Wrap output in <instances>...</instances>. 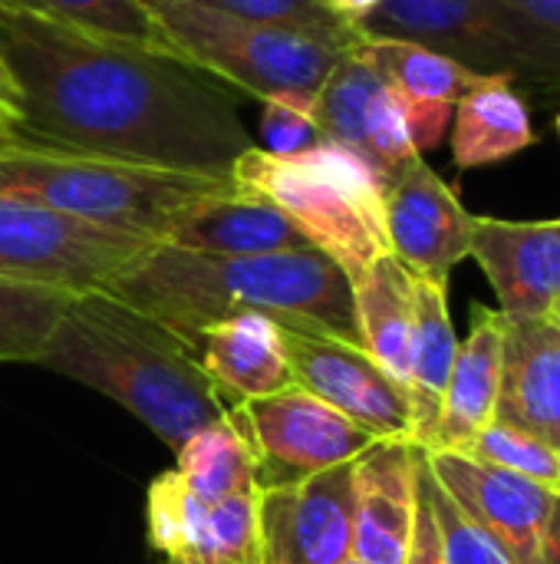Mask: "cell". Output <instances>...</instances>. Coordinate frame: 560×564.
I'll use <instances>...</instances> for the list:
<instances>
[{
    "label": "cell",
    "instance_id": "obj_18",
    "mask_svg": "<svg viewBox=\"0 0 560 564\" xmlns=\"http://www.w3.org/2000/svg\"><path fill=\"white\" fill-rule=\"evenodd\" d=\"M502 334L505 314L479 304L472 311V334L459 344L426 453H465L495 420L502 393Z\"/></svg>",
    "mask_w": 560,
    "mask_h": 564
},
{
    "label": "cell",
    "instance_id": "obj_33",
    "mask_svg": "<svg viewBox=\"0 0 560 564\" xmlns=\"http://www.w3.org/2000/svg\"><path fill=\"white\" fill-rule=\"evenodd\" d=\"M419 499H416V525H413V542H409V555L406 564H446V552H442V539H439V525L432 516V506L416 479Z\"/></svg>",
    "mask_w": 560,
    "mask_h": 564
},
{
    "label": "cell",
    "instance_id": "obj_44",
    "mask_svg": "<svg viewBox=\"0 0 560 564\" xmlns=\"http://www.w3.org/2000/svg\"><path fill=\"white\" fill-rule=\"evenodd\" d=\"M558 492H560V489H558Z\"/></svg>",
    "mask_w": 560,
    "mask_h": 564
},
{
    "label": "cell",
    "instance_id": "obj_22",
    "mask_svg": "<svg viewBox=\"0 0 560 564\" xmlns=\"http://www.w3.org/2000/svg\"><path fill=\"white\" fill-rule=\"evenodd\" d=\"M413 301H416V314H413L406 393L413 406V443L426 449L439 420V406H442V393H446L455 354H459V337L452 327L446 284L413 274Z\"/></svg>",
    "mask_w": 560,
    "mask_h": 564
},
{
    "label": "cell",
    "instance_id": "obj_32",
    "mask_svg": "<svg viewBox=\"0 0 560 564\" xmlns=\"http://www.w3.org/2000/svg\"><path fill=\"white\" fill-rule=\"evenodd\" d=\"M396 102L403 109L406 132H409V139H413V145H416L419 155L429 152V149H436L446 139V132L452 126V116H455V106H449V102H422V99L399 96V93H396Z\"/></svg>",
    "mask_w": 560,
    "mask_h": 564
},
{
    "label": "cell",
    "instance_id": "obj_14",
    "mask_svg": "<svg viewBox=\"0 0 560 564\" xmlns=\"http://www.w3.org/2000/svg\"><path fill=\"white\" fill-rule=\"evenodd\" d=\"M426 459L452 502L508 555V562L541 564L554 489L462 453H426Z\"/></svg>",
    "mask_w": 560,
    "mask_h": 564
},
{
    "label": "cell",
    "instance_id": "obj_15",
    "mask_svg": "<svg viewBox=\"0 0 560 564\" xmlns=\"http://www.w3.org/2000/svg\"><path fill=\"white\" fill-rule=\"evenodd\" d=\"M498 294L505 317H545L560 297V218L508 221L479 218L472 251Z\"/></svg>",
    "mask_w": 560,
    "mask_h": 564
},
{
    "label": "cell",
    "instance_id": "obj_10",
    "mask_svg": "<svg viewBox=\"0 0 560 564\" xmlns=\"http://www.w3.org/2000/svg\"><path fill=\"white\" fill-rule=\"evenodd\" d=\"M353 463L314 473L287 486L257 489L261 562L340 564L353 555Z\"/></svg>",
    "mask_w": 560,
    "mask_h": 564
},
{
    "label": "cell",
    "instance_id": "obj_36",
    "mask_svg": "<svg viewBox=\"0 0 560 564\" xmlns=\"http://www.w3.org/2000/svg\"><path fill=\"white\" fill-rule=\"evenodd\" d=\"M0 116L20 126V89L13 83V76L7 73L3 59H0Z\"/></svg>",
    "mask_w": 560,
    "mask_h": 564
},
{
    "label": "cell",
    "instance_id": "obj_35",
    "mask_svg": "<svg viewBox=\"0 0 560 564\" xmlns=\"http://www.w3.org/2000/svg\"><path fill=\"white\" fill-rule=\"evenodd\" d=\"M330 13H337L347 23H363L383 0H323Z\"/></svg>",
    "mask_w": 560,
    "mask_h": 564
},
{
    "label": "cell",
    "instance_id": "obj_9",
    "mask_svg": "<svg viewBox=\"0 0 560 564\" xmlns=\"http://www.w3.org/2000/svg\"><path fill=\"white\" fill-rule=\"evenodd\" d=\"M238 413L257 453V489L287 486L353 463L376 443L360 423L300 387L241 400Z\"/></svg>",
    "mask_w": 560,
    "mask_h": 564
},
{
    "label": "cell",
    "instance_id": "obj_29",
    "mask_svg": "<svg viewBox=\"0 0 560 564\" xmlns=\"http://www.w3.org/2000/svg\"><path fill=\"white\" fill-rule=\"evenodd\" d=\"M462 456L498 466V469H508V473L525 476L531 482H541V486H548L554 492L560 489V449L551 446L548 440L528 433V430L492 420L469 443V449Z\"/></svg>",
    "mask_w": 560,
    "mask_h": 564
},
{
    "label": "cell",
    "instance_id": "obj_3",
    "mask_svg": "<svg viewBox=\"0 0 560 564\" xmlns=\"http://www.w3.org/2000/svg\"><path fill=\"white\" fill-rule=\"evenodd\" d=\"M36 364L112 397L172 453L234 406L191 344L106 291L66 301Z\"/></svg>",
    "mask_w": 560,
    "mask_h": 564
},
{
    "label": "cell",
    "instance_id": "obj_28",
    "mask_svg": "<svg viewBox=\"0 0 560 564\" xmlns=\"http://www.w3.org/2000/svg\"><path fill=\"white\" fill-rule=\"evenodd\" d=\"M195 3H205L211 10H221V13H231L241 20L317 36L340 50H353L363 40V30L356 23L340 20L337 13H330L323 0H195Z\"/></svg>",
    "mask_w": 560,
    "mask_h": 564
},
{
    "label": "cell",
    "instance_id": "obj_31",
    "mask_svg": "<svg viewBox=\"0 0 560 564\" xmlns=\"http://www.w3.org/2000/svg\"><path fill=\"white\" fill-rule=\"evenodd\" d=\"M317 96L307 93H277L261 106V149L271 155H300L323 142V129L317 119Z\"/></svg>",
    "mask_w": 560,
    "mask_h": 564
},
{
    "label": "cell",
    "instance_id": "obj_2",
    "mask_svg": "<svg viewBox=\"0 0 560 564\" xmlns=\"http://www.w3.org/2000/svg\"><path fill=\"white\" fill-rule=\"evenodd\" d=\"M106 294L155 317L195 350L208 327L241 314L363 347L353 281L320 248L231 258L152 245L112 278Z\"/></svg>",
    "mask_w": 560,
    "mask_h": 564
},
{
    "label": "cell",
    "instance_id": "obj_1",
    "mask_svg": "<svg viewBox=\"0 0 560 564\" xmlns=\"http://www.w3.org/2000/svg\"><path fill=\"white\" fill-rule=\"evenodd\" d=\"M0 59L30 142L231 175L254 149L238 89L185 56L0 3Z\"/></svg>",
    "mask_w": 560,
    "mask_h": 564
},
{
    "label": "cell",
    "instance_id": "obj_27",
    "mask_svg": "<svg viewBox=\"0 0 560 564\" xmlns=\"http://www.w3.org/2000/svg\"><path fill=\"white\" fill-rule=\"evenodd\" d=\"M0 3H7L13 10H26V13L59 20V23L86 26V30L106 33V36L172 50L155 13L142 0H0Z\"/></svg>",
    "mask_w": 560,
    "mask_h": 564
},
{
    "label": "cell",
    "instance_id": "obj_26",
    "mask_svg": "<svg viewBox=\"0 0 560 564\" xmlns=\"http://www.w3.org/2000/svg\"><path fill=\"white\" fill-rule=\"evenodd\" d=\"M73 291L0 278V364H36Z\"/></svg>",
    "mask_w": 560,
    "mask_h": 564
},
{
    "label": "cell",
    "instance_id": "obj_7",
    "mask_svg": "<svg viewBox=\"0 0 560 564\" xmlns=\"http://www.w3.org/2000/svg\"><path fill=\"white\" fill-rule=\"evenodd\" d=\"M149 10L178 56L257 102L277 93L317 96L347 53L317 36L241 20L195 0H149Z\"/></svg>",
    "mask_w": 560,
    "mask_h": 564
},
{
    "label": "cell",
    "instance_id": "obj_39",
    "mask_svg": "<svg viewBox=\"0 0 560 564\" xmlns=\"http://www.w3.org/2000/svg\"><path fill=\"white\" fill-rule=\"evenodd\" d=\"M551 317H554V321H558V324H560V297H558V301H554V307H551Z\"/></svg>",
    "mask_w": 560,
    "mask_h": 564
},
{
    "label": "cell",
    "instance_id": "obj_25",
    "mask_svg": "<svg viewBox=\"0 0 560 564\" xmlns=\"http://www.w3.org/2000/svg\"><path fill=\"white\" fill-rule=\"evenodd\" d=\"M366 50L376 59L383 79L409 99L422 102H449L455 106L465 93H472L485 76L472 73L469 66L455 63L446 53H436L422 43L409 40H383V36H366Z\"/></svg>",
    "mask_w": 560,
    "mask_h": 564
},
{
    "label": "cell",
    "instance_id": "obj_38",
    "mask_svg": "<svg viewBox=\"0 0 560 564\" xmlns=\"http://www.w3.org/2000/svg\"><path fill=\"white\" fill-rule=\"evenodd\" d=\"M20 142H26L23 132H20V126L0 116V152H3V149H13V145H20Z\"/></svg>",
    "mask_w": 560,
    "mask_h": 564
},
{
    "label": "cell",
    "instance_id": "obj_11",
    "mask_svg": "<svg viewBox=\"0 0 560 564\" xmlns=\"http://www.w3.org/2000/svg\"><path fill=\"white\" fill-rule=\"evenodd\" d=\"M284 350L294 387L320 397L376 440L413 443V406L403 383H396L363 347L310 334L284 330Z\"/></svg>",
    "mask_w": 560,
    "mask_h": 564
},
{
    "label": "cell",
    "instance_id": "obj_21",
    "mask_svg": "<svg viewBox=\"0 0 560 564\" xmlns=\"http://www.w3.org/2000/svg\"><path fill=\"white\" fill-rule=\"evenodd\" d=\"M538 142L525 96L505 76H485L455 102L452 159L465 169H485L515 159Z\"/></svg>",
    "mask_w": 560,
    "mask_h": 564
},
{
    "label": "cell",
    "instance_id": "obj_12",
    "mask_svg": "<svg viewBox=\"0 0 560 564\" xmlns=\"http://www.w3.org/2000/svg\"><path fill=\"white\" fill-rule=\"evenodd\" d=\"M149 545L175 564H264L257 492L221 502L198 499L178 476L162 473L149 486Z\"/></svg>",
    "mask_w": 560,
    "mask_h": 564
},
{
    "label": "cell",
    "instance_id": "obj_43",
    "mask_svg": "<svg viewBox=\"0 0 560 564\" xmlns=\"http://www.w3.org/2000/svg\"><path fill=\"white\" fill-rule=\"evenodd\" d=\"M142 3H149V0H142Z\"/></svg>",
    "mask_w": 560,
    "mask_h": 564
},
{
    "label": "cell",
    "instance_id": "obj_4",
    "mask_svg": "<svg viewBox=\"0 0 560 564\" xmlns=\"http://www.w3.org/2000/svg\"><path fill=\"white\" fill-rule=\"evenodd\" d=\"M231 175H201L20 142L0 152V195L40 202L76 221L165 245L201 205L231 192Z\"/></svg>",
    "mask_w": 560,
    "mask_h": 564
},
{
    "label": "cell",
    "instance_id": "obj_30",
    "mask_svg": "<svg viewBox=\"0 0 560 564\" xmlns=\"http://www.w3.org/2000/svg\"><path fill=\"white\" fill-rule=\"evenodd\" d=\"M416 479L432 506L436 525H439V539H442V552L446 564H512L508 555L452 502V496L439 486V479L429 469L426 449L416 453Z\"/></svg>",
    "mask_w": 560,
    "mask_h": 564
},
{
    "label": "cell",
    "instance_id": "obj_40",
    "mask_svg": "<svg viewBox=\"0 0 560 564\" xmlns=\"http://www.w3.org/2000/svg\"><path fill=\"white\" fill-rule=\"evenodd\" d=\"M340 564H366V562H360V558H353V555H350V558H343Z\"/></svg>",
    "mask_w": 560,
    "mask_h": 564
},
{
    "label": "cell",
    "instance_id": "obj_37",
    "mask_svg": "<svg viewBox=\"0 0 560 564\" xmlns=\"http://www.w3.org/2000/svg\"><path fill=\"white\" fill-rule=\"evenodd\" d=\"M541 564H560V492H554L551 519L545 529V545H541Z\"/></svg>",
    "mask_w": 560,
    "mask_h": 564
},
{
    "label": "cell",
    "instance_id": "obj_5",
    "mask_svg": "<svg viewBox=\"0 0 560 564\" xmlns=\"http://www.w3.org/2000/svg\"><path fill=\"white\" fill-rule=\"evenodd\" d=\"M231 178L274 202L353 284L376 258L389 254L383 218L386 182L360 152L333 139L290 159L254 145L234 162Z\"/></svg>",
    "mask_w": 560,
    "mask_h": 564
},
{
    "label": "cell",
    "instance_id": "obj_23",
    "mask_svg": "<svg viewBox=\"0 0 560 564\" xmlns=\"http://www.w3.org/2000/svg\"><path fill=\"white\" fill-rule=\"evenodd\" d=\"M353 304H356V324H360L363 350L396 383L406 387L413 314H416L413 274L393 254H383L353 284Z\"/></svg>",
    "mask_w": 560,
    "mask_h": 564
},
{
    "label": "cell",
    "instance_id": "obj_19",
    "mask_svg": "<svg viewBox=\"0 0 560 564\" xmlns=\"http://www.w3.org/2000/svg\"><path fill=\"white\" fill-rule=\"evenodd\" d=\"M165 245L198 254H284L314 248L310 238L264 195L234 185L231 192L201 205Z\"/></svg>",
    "mask_w": 560,
    "mask_h": 564
},
{
    "label": "cell",
    "instance_id": "obj_17",
    "mask_svg": "<svg viewBox=\"0 0 560 564\" xmlns=\"http://www.w3.org/2000/svg\"><path fill=\"white\" fill-rule=\"evenodd\" d=\"M495 420L560 449V324L551 314L505 317Z\"/></svg>",
    "mask_w": 560,
    "mask_h": 564
},
{
    "label": "cell",
    "instance_id": "obj_41",
    "mask_svg": "<svg viewBox=\"0 0 560 564\" xmlns=\"http://www.w3.org/2000/svg\"><path fill=\"white\" fill-rule=\"evenodd\" d=\"M554 129H558V139H560V116H558V119H554Z\"/></svg>",
    "mask_w": 560,
    "mask_h": 564
},
{
    "label": "cell",
    "instance_id": "obj_20",
    "mask_svg": "<svg viewBox=\"0 0 560 564\" xmlns=\"http://www.w3.org/2000/svg\"><path fill=\"white\" fill-rule=\"evenodd\" d=\"M198 360L215 387L234 403L294 387L284 327L264 314H241L208 327L198 340Z\"/></svg>",
    "mask_w": 560,
    "mask_h": 564
},
{
    "label": "cell",
    "instance_id": "obj_34",
    "mask_svg": "<svg viewBox=\"0 0 560 564\" xmlns=\"http://www.w3.org/2000/svg\"><path fill=\"white\" fill-rule=\"evenodd\" d=\"M505 3H512L518 13H525L531 23H538L541 30L560 40V0H505Z\"/></svg>",
    "mask_w": 560,
    "mask_h": 564
},
{
    "label": "cell",
    "instance_id": "obj_42",
    "mask_svg": "<svg viewBox=\"0 0 560 564\" xmlns=\"http://www.w3.org/2000/svg\"><path fill=\"white\" fill-rule=\"evenodd\" d=\"M165 564H175V562H165Z\"/></svg>",
    "mask_w": 560,
    "mask_h": 564
},
{
    "label": "cell",
    "instance_id": "obj_16",
    "mask_svg": "<svg viewBox=\"0 0 560 564\" xmlns=\"http://www.w3.org/2000/svg\"><path fill=\"white\" fill-rule=\"evenodd\" d=\"M416 453L409 440H376L353 463L356 522L353 558L366 564H406L416 525Z\"/></svg>",
    "mask_w": 560,
    "mask_h": 564
},
{
    "label": "cell",
    "instance_id": "obj_8",
    "mask_svg": "<svg viewBox=\"0 0 560 564\" xmlns=\"http://www.w3.org/2000/svg\"><path fill=\"white\" fill-rule=\"evenodd\" d=\"M149 248L152 241L0 195V278L53 284L73 294L106 291Z\"/></svg>",
    "mask_w": 560,
    "mask_h": 564
},
{
    "label": "cell",
    "instance_id": "obj_13",
    "mask_svg": "<svg viewBox=\"0 0 560 564\" xmlns=\"http://www.w3.org/2000/svg\"><path fill=\"white\" fill-rule=\"evenodd\" d=\"M383 218L389 254L416 278L449 284L452 268L472 251L475 215L422 155L386 185Z\"/></svg>",
    "mask_w": 560,
    "mask_h": 564
},
{
    "label": "cell",
    "instance_id": "obj_6",
    "mask_svg": "<svg viewBox=\"0 0 560 564\" xmlns=\"http://www.w3.org/2000/svg\"><path fill=\"white\" fill-rule=\"evenodd\" d=\"M366 36L409 40L452 56L515 89L560 93V40L505 0H383L363 23Z\"/></svg>",
    "mask_w": 560,
    "mask_h": 564
},
{
    "label": "cell",
    "instance_id": "obj_24",
    "mask_svg": "<svg viewBox=\"0 0 560 564\" xmlns=\"http://www.w3.org/2000/svg\"><path fill=\"white\" fill-rule=\"evenodd\" d=\"M175 476L205 502L257 492V453L238 413V403L205 430H198L178 453Z\"/></svg>",
    "mask_w": 560,
    "mask_h": 564
}]
</instances>
